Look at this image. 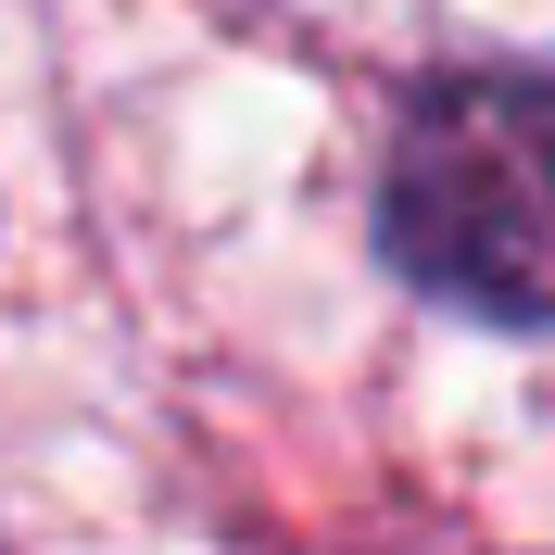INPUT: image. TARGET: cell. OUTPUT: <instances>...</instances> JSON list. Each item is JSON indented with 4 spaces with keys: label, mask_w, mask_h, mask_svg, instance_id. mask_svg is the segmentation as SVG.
<instances>
[{
    "label": "cell",
    "mask_w": 555,
    "mask_h": 555,
    "mask_svg": "<svg viewBox=\"0 0 555 555\" xmlns=\"http://www.w3.org/2000/svg\"><path fill=\"white\" fill-rule=\"evenodd\" d=\"M404 278L492 328H555V76H442L379 177Z\"/></svg>",
    "instance_id": "6da1fadb"
}]
</instances>
